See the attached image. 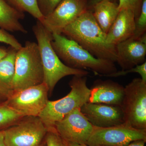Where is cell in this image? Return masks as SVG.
<instances>
[{
  "label": "cell",
  "mask_w": 146,
  "mask_h": 146,
  "mask_svg": "<svg viewBox=\"0 0 146 146\" xmlns=\"http://www.w3.org/2000/svg\"><path fill=\"white\" fill-rule=\"evenodd\" d=\"M62 33L75 41L94 57L116 62V46L107 42L106 34L97 23L93 12L89 9L66 27Z\"/></svg>",
  "instance_id": "1"
},
{
  "label": "cell",
  "mask_w": 146,
  "mask_h": 146,
  "mask_svg": "<svg viewBox=\"0 0 146 146\" xmlns=\"http://www.w3.org/2000/svg\"><path fill=\"white\" fill-rule=\"evenodd\" d=\"M51 44L63 63L74 69H89L95 74L106 76L117 71L115 63L94 57L72 39L61 34H52Z\"/></svg>",
  "instance_id": "2"
},
{
  "label": "cell",
  "mask_w": 146,
  "mask_h": 146,
  "mask_svg": "<svg viewBox=\"0 0 146 146\" xmlns=\"http://www.w3.org/2000/svg\"><path fill=\"white\" fill-rule=\"evenodd\" d=\"M39 46L44 72V82L51 94L58 81L68 76H86L89 73L85 70L68 67L60 60L51 44L52 34L37 21L33 27Z\"/></svg>",
  "instance_id": "3"
},
{
  "label": "cell",
  "mask_w": 146,
  "mask_h": 146,
  "mask_svg": "<svg viewBox=\"0 0 146 146\" xmlns=\"http://www.w3.org/2000/svg\"><path fill=\"white\" fill-rule=\"evenodd\" d=\"M86 82V76H74L69 82L70 92L67 96L57 100L48 101L39 116L48 129L54 128L66 115L88 102L90 89Z\"/></svg>",
  "instance_id": "4"
},
{
  "label": "cell",
  "mask_w": 146,
  "mask_h": 146,
  "mask_svg": "<svg viewBox=\"0 0 146 146\" xmlns=\"http://www.w3.org/2000/svg\"><path fill=\"white\" fill-rule=\"evenodd\" d=\"M44 81V69L38 45L35 42L27 41L16 53L14 93L39 85Z\"/></svg>",
  "instance_id": "5"
},
{
  "label": "cell",
  "mask_w": 146,
  "mask_h": 146,
  "mask_svg": "<svg viewBox=\"0 0 146 146\" xmlns=\"http://www.w3.org/2000/svg\"><path fill=\"white\" fill-rule=\"evenodd\" d=\"M48 131L38 116H24L3 131L6 146H36L44 141Z\"/></svg>",
  "instance_id": "6"
},
{
  "label": "cell",
  "mask_w": 146,
  "mask_h": 146,
  "mask_svg": "<svg viewBox=\"0 0 146 146\" xmlns=\"http://www.w3.org/2000/svg\"><path fill=\"white\" fill-rule=\"evenodd\" d=\"M121 106L125 122L137 129H146V82L135 78L128 84Z\"/></svg>",
  "instance_id": "7"
},
{
  "label": "cell",
  "mask_w": 146,
  "mask_h": 146,
  "mask_svg": "<svg viewBox=\"0 0 146 146\" xmlns=\"http://www.w3.org/2000/svg\"><path fill=\"white\" fill-rule=\"evenodd\" d=\"M146 141V129H137L126 122L110 127L94 126L86 145L89 146H127L137 140Z\"/></svg>",
  "instance_id": "8"
},
{
  "label": "cell",
  "mask_w": 146,
  "mask_h": 146,
  "mask_svg": "<svg viewBox=\"0 0 146 146\" xmlns=\"http://www.w3.org/2000/svg\"><path fill=\"white\" fill-rule=\"evenodd\" d=\"M49 90L43 82L14 92L5 102L7 106L24 116H38L46 105Z\"/></svg>",
  "instance_id": "9"
},
{
  "label": "cell",
  "mask_w": 146,
  "mask_h": 146,
  "mask_svg": "<svg viewBox=\"0 0 146 146\" xmlns=\"http://www.w3.org/2000/svg\"><path fill=\"white\" fill-rule=\"evenodd\" d=\"M88 0H61L53 11L41 22L50 33L60 34L66 27L88 9Z\"/></svg>",
  "instance_id": "10"
},
{
  "label": "cell",
  "mask_w": 146,
  "mask_h": 146,
  "mask_svg": "<svg viewBox=\"0 0 146 146\" xmlns=\"http://www.w3.org/2000/svg\"><path fill=\"white\" fill-rule=\"evenodd\" d=\"M58 133L68 143L86 145L94 126L76 108L66 115L54 125Z\"/></svg>",
  "instance_id": "11"
},
{
  "label": "cell",
  "mask_w": 146,
  "mask_h": 146,
  "mask_svg": "<svg viewBox=\"0 0 146 146\" xmlns=\"http://www.w3.org/2000/svg\"><path fill=\"white\" fill-rule=\"evenodd\" d=\"M80 109L94 127H110L125 122L123 112L120 106L87 102Z\"/></svg>",
  "instance_id": "12"
},
{
  "label": "cell",
  "mask_w": 146,
  "mask_h": 146,
  "mask_svg": "<svg viewBox=\"0 0 146 146\" xmlns=\"http://www.w3.org/2000/svg\"><path fill=\"white\" fill-rule=\"evenodd\" d=\"M116 46V62L122 70H129L145 62L146 35L140 39L129 38Z\"/></svg>",
  "instance_id": "13"
},
{
  "label": "cell",
  "mask_w": 146,
  "mask_h": 146,
  "mask_svg": "<svg viewBox=\"0 0 146 146\" xmlns=\"http://www.w3.org/2000/svg\"><path fill=\"white\" fill-rule=\"evenodd\" d=\"M124 94V87L112 81L98 80L90 89L88 102L121 106Z\"/></svg>",
  "instance_id": "14"
},
{
  "label": "cell",
  "mask_w": 146,
  "mask_h": 146,
  "mask_svg": "<svg viewBox=\"0 0 146 146\" xmlns=\"http://www.w3.org/2000/svg\"><path fill=\"white\" fill-rule=\"evenodd\" d=\"M135 18L131 11L122 9L106 34L110 44L116 46L131 38L135 30Z\"/></svg>",
  "instance_id": "15"
},
{
  "label": "cell",
  "mask_w": 146,
  "mask_h": 146,
  "mask_svg": "<svg viewBox=\"0 0 146 146\" xmlns=\"http://www.w3.org/2000/svg\"><path fill=\"white\" fill-rule=\"evenodd\" d=\"M7 54L0 61V104L5 102L14 93L13 82L18 50L9 46Z\"/></svg>",
  "instance_id": "16"
},
{
  "label": "cell",
  "mask_w": 146,
  "mask_h": 146,
  "mask_svg": "<svg viewBox=\"0 0 146 146\" xmlns=\"http://www.w3.org/2000/svg\"><path fill=\"white\" fill-rule=\"evenodd\" d=\"M25 16L23 12L14 8L5 0H0V28L26 34L27 31L20 21Z\"/></svg>",
  "instance_id": "17"
},
{
  "label": "cell",
  "mask_w": 146,
  "mask_h": 146,
  "mask_svg": "<svg viewBox=\"0 0 146 146\" xmlns=\"http://www.w3.org/2000/svg\"><path fill=\"white\" fill-rule=\"evenodd\" d=\"M92 8L94 9L93 15L97 23L107 34L119 12L118 4L104 0L95 5Z\"/></svg>",
  "instance_id": "18"
},
{
  "label": "cell",
  "mask_w": 146,
  "mask_h": 146,
  "mask_svg": "<svg viewBox=\"0 0 146 146\" xmlns=\"http://www.w3.org/2000/svg\"><path fill=\"white\" fill-rule=\"evenodd\" d=\"M9 4L18 10L27 12L37 21L42 22L44 17L40 12L37 0H5Z\"/></svg>",
  "instance_id": "19"
},
{
  "label": "cell",
  "mask_w": 146,
  "mask_h": 146,
  "mask_svg": "<svg viewBox=\"0 0 146 146\" xmlns=\"http://www.w3.org/2000/svg\"><path fill=\"white\" fill-rule=\"evenodd\" d=\"M23 117L5 104H0V131L9 127Z\"/></svg>",
  "instance_id": "20"
},
{
  "label": "cell",
  "mask_w": 146,
  "mask_h": 146,
  "mask_svg": "<svg viewBox=\"0 0 146 146\" xmlns=\"http://www.w3.org/2000/svg\"><path fill=\"white\" fill-rule=\"evenodd\" d=\"M146 34V0H143L141 12L138 17L135 18V30L131 38L140 39Z\"/></svg>",
  "instance_id": "21"
},
{
  "label": "cell",
  "mask_w": 146,
  "mask_h": 146,
  "mask_svg": "<svg viewBox=\"0 0 146 146\" xmlns=\"http://www.w3.org/2000/svg\"><path fill=\"white\" fill-rule=\"evenodd\" d=\"M143 0H119L118 6L119 10L129 9L134 14L135 18L141 12Z\"/></svg>",
  "instance_id": "22"
},
{
  "label": "cell",
  "mask_w": 146,
  "mask_h": 146,
  "mask_svg": "<svg viewBox=\"0 0 146 146\" xmlns=\"http://www.w3.org/2000/svg\"><path fill=\"white\" fill-rule=\"evenodd\" d=\"M46 146H69L58 133L54 128L48 129L45 138Z\"/></svg>",
  "instance_id": "23"
},
{
  "label": "cell",
  "mask_w": 146,
  "mask_h": 146,
  "mask_svg": "<svg viewBox=\"0 0 146 146\" xmlns=\"http://www.w3.org/2000/svg\"><path fill=\"white\" fill-rule=\"evenodd\" d=\"M138 73L141 76V79L143 81L146 82V62L141 65H137L134 68L129 70L117 71L115 73L108 75L106 76L110 77H117L121 76H125L129 73Z\"/></svg>",
  "instance_id": "24"
},
{
  "label": "cell",
  "mask_w": 146,
  "mask_h": 146,
  "mask_svg": "<svg viewBox=\"0 0 146 146\" xmlns=\"http://www.w3.org/2000/svg\"><path fill=\"white\" fill-rule=\"evenodd\" d=\"M61 0H37L38 7L43 16L46 17L53 11Z\"/></svg>",
  "instance_id": "25"
},
{
  "label": "cell",
  "mask_w": 146,
  "mask_h": 146,
  "mask_svg": "<svg viewBox=\"0 0 146 146\" xmlns=\"http://www.w3.org/2000/svg\"><path fill=\"white\" fill-rule=\"evenodd\" d=\"M0 42L9 45L10 46L17 50L20 49L23 46L15 36L1 28H0Z\"/></svg>",
  "instance_id": "26"
},
{
  "label": "cell",
  "mask_w": 146,
  "mask_h": 146,
  "mask_svg": "<svg viewBox=\"0 0 146 146\" xmlns=\"http://www.w3.org/2000/svg\"><path fill=\"white\" fill-rule=\"evenodd\" d=\"M146 141L141 140L133 141L127 146H145Z\"/></svg>",
  "instance_id": "27"
},
{
  "label": "cell",
  "mask_w": 146,
  "mask_h": 146,
  "mask_svg": "<svg viewBox=\"0 0 146 146\" xmlns=\"http://www.w3.org/2000/svg\"><path fill=\"white\" fill-rule=\"evenodd\" d=\"M104 1V0H90L88 1V9L90 7V8H92V7L94 6L96 4L102 1ZM108 1H111L115 2V0H108Z\"/></svg>",
  "instance_id": "28"
},
{
  "label": "cell",
  "mask_w": 146,
  "mask_h": 146,
  "mask_svg": "<svg viewBox=\"0 0 146 146\" xmlns=\"http://www.w3.org/2000/svg\"><path fill=\"white\" fill-rule=\"evenodd\" d=\"M8 49L4 47H0V61L7 54Z\"/></svg>",
  "instance_id": "29"
},
{
  "label": "cell",
  "mask_w": 146,
  "mask_h": 146,
  "mask_svg": "<svg viewBox=\"0 0 146 146\" xmlns=\"http://www.w3.org/2000/svg\"><path fill=\"white\" fill-rule=\"evenodd\" d=\"M0 146H6L3 131H0Z\"/></svg>",
  "instance_id": "30"
},
{
  "label": "cell",
  "mask_w": 146,
  "mask_h": 146,
  "mask_svg": "<svg viewBox=\"0 0 146 146\" xmlns=\"http://www.w3.org/2000/svg\"><path fill=\"white\" fill-rule=\"evenodd\" d=\"M69 146H89L87 145L83 144V145H79V144H77L75 143H68Z\"/></svg>",
  "instance_id": "31"
},
{
  "label": "cell",
  "mask_w": 146,
  "mask_h": 146,
  "mask_svg": "<svg viewBox=\"0 0 146 146\" xmlns=\"http://www.w3.org/2000/svg\"><path fill=\"white\" fill-rule=\"evenodd\" d=\"M36 146H46V142H45V140L44 141H43V142L39 145H38Z\"/></svg>",
  "instance_id": "32"
}]
</instances>
